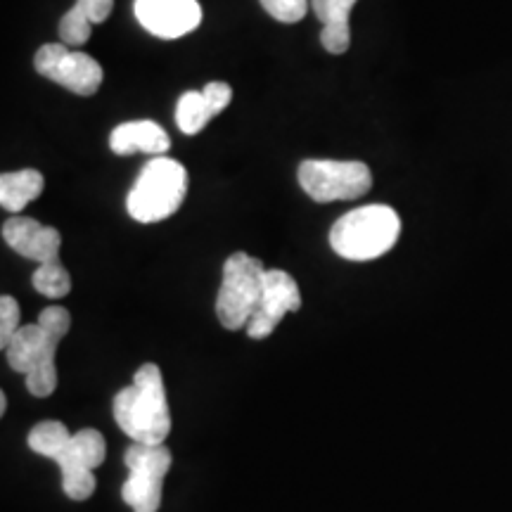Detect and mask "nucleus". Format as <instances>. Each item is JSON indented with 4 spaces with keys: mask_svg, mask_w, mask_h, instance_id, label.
<instances>
[{
    "mask_svg": "<svg viewBox=\"0 0 512 512\" xmlns=\"http://www.w3.org/2000/svg\"><path fill=\"white\" fill-rule=\"evenodd\" d=\"M29 448L38 456L55 460L62 470V489L72 501H88L95 494L93 470L105 463L107 446L98 430H79L69 434L57 420L38 422L29 432Z\"/></svg>",
    "mask_w": 512,
    "mask_h": 512,
    "instance_id": "1",
    "label": "nucleus"
},
{
    "mask_svg": "<svg viewBox=\"0 0 512 512\" xmlns=\"http://www.w3.org/2000/svg\"><path fill=\"white\" fill-rule=\"evenodd\" d=\"M72 328V316L62 306H48L36 323L19 325L8 344V363L27 377V389L36 399H46L57 389L55 356L62 337Z\"/></svg>",
    "mask_w": 512,
    "mask_h": 512,
    "instance_id": "2",
    "label": "nucleus"
},
{
    "mask_svg": "<svg viewBox=\"0 0 512 512\" xmlns=\"http://www.w3.org/2000/svg\"><path fill=\"white\" fill-rule=\"evenodd\" d=\"M112 411L119 430L136 444H164L171 434V411L157 363L136 370L133 384L114 396Z\"/></svg>",
    "mask_w": 512,
    "mask_h": 512,
    "instance_id": "3",
    "label": "nucleus"
},
{
    "mask_svg": "<svg viewBox=\"0 0 512 512\" xmlns=\"http://www.w3.org/2000/svg\"><path fill=\"white\" fill-rule=\"evenodd\" d=\"M399 235V214L387 204H368L335 221L330 228V247L347 261H373L387 254Z\"/></svg>",
    "mask_w": 512,
    "mask_h": 512,
    "instance_id": "4",
    "label": "nucleus"
},
{
    "mask_svg": "<svg viewBox=\"0 0 512 512\" xmlns=\"http://www.w3.org/2000/svg\"><path fill=\"white\" fill-rule=\"evenodd\" d=\"M188 195V171L171 157H155L143 166L126 197L128 216L138 223H159L174 216Z\"/></svg>",
    "mask_w": 512,
    "mask_h": 512,
    "instance_id": "5",
    "label": "nucleus"
},
{
    "mask_svg": "<svg viewBox=\"0 0 512 512\" xmlns=\"http://www.w3.org/2000/svg\"><path fill=\"white\" fill-rule=\"evenodd\" d=\"M266 268L245 252L230 254L223 264V280L216 297V318L226 330L247 328L264 287Z\"/></svg>",
    "mask_w": 512,
    "mask_h": 512,
    "instance_id": "6",
    "label": "nucleus"
},
{
    "mask_svg": "<svg viewBox=\"0 0 512 512\" xmlns=\"http://www.w3.org/2000/svg\"><path fill=\"white\" fill-rule=\"evenodd\" d=\"M124 463L128 479L121 486V498L133 512H157L162 505V486L171 470V451L166 444H136L126 448Z\"/></svg>",
    "mask_w": 512,
    "mask_h": 512,
    "instance_id": "7",
    "label": "nucleus"
},
{
    "mask_svg": "<svg viewBox=\"0 0 512 512\" xmlns=\"http://www.w3.org/2000/svg\"><path fill=\"white\" fill-rule=\"evenodd\" d=\"M297 176L306 195L320 204L358 200L373 188V174L363 162L306 159L299 164Z\"/></svg>",
    "mask_w": 512,
    "mask_h": 512,
    "instance_id": "8",
    "label": "nucleus"
},
{
    "mask_svg": "<svg viewBox=\"0 0 512 512\" xmlns=\"http://www.w3.org/2000/svg\"><path fill=\"white\" fill-rule=\"evenodd\" d=\"M36 72L60 83L76 95H95L102 83V67L91 55L72 50L64 43H48L34 57Z\"/></svg>",
    "mask_w": 512,
    "mask_h": 512,
    "instance_id": "9",
    "label": "nucleus"
},
{
    "mask_svg": "<svg viewBox=\"0 0 512 512\" xmlns=\"http://www.w3.org/2000/svg\"><path fill=\"white\" fill-rule=\"evenodd\" d=\"M299 309H302V292H299L297 280L280 268H271V271L266 268L259 306L245 328L247 335L252 339H266L287 313Z\"/></svg>",
    "mask_w": 512,
    "mask_h": 512,
    "instance_id": "10",
    "label": "nucleus"
},
{
    "mask_svg": "<svg viewBox=\"0 0 512 512\" xmlns=\"http://www.w3.org/2000/svg\"><path fill=\"white\" fill-rule=\"evenodd\" d=\"M133 10L140 27L164 41L190 34L202 24V8L197 0H136Z\"/></svg>",
    "mask_w": 512,
    "mask_h": 512,
    "instance_id": "11",
    "label": "nucleus"
},
{
    "mask_svg": "<svg viewBox=\"0 0 512 512\" xmlns=\"http://www.w3.org/2000/svg\"><path fill=\"white\" fill-rule=\"evenodd\" d=\"M3 240L12 252L38 264H57L60 261L62 235L53 226H43L29 216H12L3 226Z\"/></svg>",
    "mask_w": 512,
    "mask_h": 512,
    "instance_id": "12",
    "label": "nucleus"
},
{
    "mask_svg": "<svg viewBox=\"0 0 512 512\" xmlns=\"http://www.w3.org/2000/svg\"><path fill=\"white\" fill-rule=\"evenodd\" d=\"M230 100H233V88L226 81H211L204 91L183 93L176 105V124L185 136H195L216 114L226 110Z\"/></svg>",
    "mask_w": 512,
    "mask_h": 512,
    "instance_id": "13",
    "label": "nucleus"
},
{
    "mask_svg": "<svg viewBox=\"0 0 512 512\" xmlns=\"http://www.w3.org/2000/svg\"><path fill=\"white\" fill-rule=\"evenodd\" d=\"M110 147L114 155L128 157L143 152V155H159L162 157L171 147L169 133L164 131L157 121L140 119L119 124L110 136Z\"/></svg>",
    "mask_w": 512,
    "mask_h": 512,
    "instance_id": "14",
    "label": "nucleus"
},
{
    "mask_svg": "<svg viewBox=\"0 0 512 512\" xmlns=\"http://www.w3.org/2000/svg\"><path fill=\"white\" fill-rule=\"evenodd\" d=\"M358 0H311V8L323 22L320 43L330 55H344L351 46L349 15Z\"/></svg>",
    "mask_w": 512,
    "mask_h": 512,
    "instance_id": "15",
    "label": "nucleus"
},
{
    "mask_svg": "<svg viewBox=\"0 0 512 512\" xmlns=\"http://www.w3.org/2000/svg\"><path fill=\"white\" fill-rule=\"evenodd\" d=\"M114 0H76L69 12L60 19V38L64 46H83L93 34L95 24H102L112 15Z\"/></svg>",
    "mask_w": 512,
    "mask_h": 512,
    "instance_id": "16",
    "label": "nucleus"
},
{
    "mask_svg": "<svg viewBox=\"0 0 512 512\" xmlns=\"http://www.w3.org/2000/svg\"><path fill=\"white\" fill-rule=\"evenodd\" d=\"M43 188H46V178L36 169L0 174V207L17 216L29 202L41 195Z\"/></svg>",
    "mask_w": 512,
    "mask_h": 512,
    "instance_id": "17",
    "label": "nucleus"
},
{
    "mask_svg": "<svg viewBox=\"0 0 512 512\" xmlns=\"http://www.w3.org/2000/svg\"><path fill=\"white\" fill-rule=\"evenodd\" d=\"M31 285L43 297L62 299L72 292V275L62 266V261H57V264H41L36 268L34 278H31Z\"/></svg>",
    "mask_w": 512,
    "mask_h": 512,
    "instance_id": "18",
    "label": "nucleus"
},
{
    "mask_svg": "<svg viewBox=\"0 0 512 512\" xmlns=\"http://www.w3.org/2000/svg\"><path fill=\"white\" fill-rule=\"evenodd\" d=\"M261 5L275 22L283 24L302 22L309 10V0H261Z\"/></svg>",
    "mask_w": 512,
    "mask_h": 512,
    "instance_id": "19",
    "label": "nucleus"
},
{
    "mask_svg": "<svg viewBox=\"0 0 512 512\" xmlns=\"http://www.w3.org/2000/svg\"><path fill=\"white\" fill-rule=\"evenodd\" d=\"M19 330V304L15 297H0V351L8 349L10 339Z\"/></svg>",
    "mask_w": 512,
    "mask_h": 512,
    "instance_id": "20",
    "label": "nucleus"
},
{
    "mask_svg": "<svg viewBox=\"0 0 512 512\" xmlns=\"http://www.w3.org/2000/svg\"><path fill=\"white\" fill-rule=\"evenodd\" d=\"M5 408H8V399H5L3 389H0V418H3V415H5Z\"/></svg>",
    "mask_w": 512,
    "mask_h": 512,
    "instance_id": "21",
    "label": "nucleus"
}]
</instances>
